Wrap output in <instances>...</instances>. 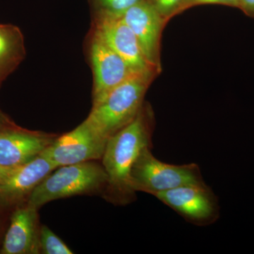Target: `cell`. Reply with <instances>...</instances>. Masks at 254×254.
Segmentation results:
<instances>
[{
    "label": "cell",
    "mask_w": 254,
    "mask_h": 254,
    "mask_svg": "<svg viewBox=\"0 0 254 254\" xmlns=\"http://www.w3.org/2000/svg\"><path fill=\"white\" fill-rule=\"evenodd\" d=\"M152 125L149 114L142 107L139 113L107 142L103 160L108 183L103 195L117 205H125L135 199L131 185L133 164L145 148L152 147Z\"/></svg>",
    "instance_id": "cell-1"
},
{
    "label": "cell",
    "mask_w": 254,
    "mask_h": 254,
    "mask_svg": "<svg viewBox=\"0 0 254 254\" xmlns=\"http://www.w3.org/2000/svg\"><path fill=\"white\" fill-rule=\"evenodd\" d=\"M56 169L54 164L41 154L29 163L13 169L0 182V208L28 200L36 187Z\"/></svg>",
    "instance_id": "cell-11"
},
{
    "label": "cell",
    "mask_w": 254,
    "mask_h": 254,
    "mask_svg": "<svg viewBox=\"0 0 254 254\" xmlns=\"http://www.w3.org/2000/svg\"><path fill=\"white\" fill-rule=\"evenodd\" d=\"M153 5L159 14L161 15L165 21L178 14L179 9L183 0H147Z\"/></svg>",
    "instance_id": "cell-16"
},
{
    "label": "cell",
    "mask_w": 254,
    "mask_h": 254,
    "mask_svg": "<svg viewBox=\"0 0 254 254\" xmlns=\"http://www.w3.org/2000/svg\"><path fill=\"white\" fill-rule=\"evenodd\" d=\"M40 250L44 254H72L73 251L46 225L40 228Z\"/></svg>",
    "instance_id": "cell-14"
},
{
    "label": "cell",
    "mask_w": 254,
    "mask_h": 254,
    "mask_svg": "<svg viewBox=\"0 0 254 254\" xmlns=\"http://www.w3.org/2000/svg\"><path fill=\"white\" fill-rule=\"evenodd\" d=\"M108 175L103 165L93 161L64 165L52 172L36 187L28 198V204L39 209L60 198L104 191Z\"/></svg>",
    "instance_id": "cell-3"
},
{
    "label": "cell",
    "mask_w": 254,
    "mask_h": 254,
    "mask_svg": "<svg viewBox=\"0 0 254 254\" xmlns=\"http://www.w3.org/2000/svg\"><path fill=\"white\" fill-rule=\"evenodd\" d=\"M239 0H183L178 14L195 6L205 4H219L238 8Z\"/></svg>",
    "instance_id": "cell-17"
},
{
    "label": "cell",
    "mask_w": 254,
    "mask_h": 254,
    "mask_svg": "<svg viewBox=\"0 0 254 254\" xmlns=\"http://www.w3.org/2000/svg\"><path fill=\"white\" fill-rule=\"evenodd\" d=\"M93 68V105L103 100L110 91L134 72L99 36L93 34L90 48Z\"/></svg>",
    "instance_id": "cell-10"
},
{
    "label": "cell",
    "mask_w": 254,
    "mask_h": 254,
    "mask_svg": "<svg viewBox=\"0 0 254 254\" xmlns=\"http://www.w3.org/2000/svg\"><path fill=\"white\" fill-rule=\"evenodd\" d=\"M130 178L135 192L153 195L185 185L204 183L196 164L176 165L164 163L155 158L151 148L143 150L137 159Z\"/></svg>",
    "instance_id": "cell-4"
},
{
    "label": "cell",
    "mask_w": 254,
    "mask_h": 254,
    "mask_svg": "<svg viewBox=\"0 0 254 254\" xmlns=\"http://www.w3.org/2000/svg\"><path fill=\"white\" fill-rule=\"evenodd\" d=\"M238 8L247 16L254 18V0H239Z\"/></svg>",
    "instance_id": "cell-18"
},
{
    "label": "cell",
    "mask_w": 254,
    "mask_h": 254,
    "mask_svg": "<svg viewBox=\"0 0 254 254\" xmlns=\"http://www.w3.org/2000/svg\"><path fill=\"white\" fill-rule=\"evenodd\" d=\"M118 15L134 33L147 62L160 69V37L167 22L165 18L147 0H142Z\"/></svg>",
    "instance_id": "cell-9"
},
{
    "label": "cell",
    "mask_w": 254,
    "mask_h": 254,
    "mask_svg": "<svg viewBox=\"0 0 254 254\" xmlns=\"http://www.w3.org/2000/svg\"><path fill=\"white\" fill-rule=\"evenodd\" d=\"M12 170L13 169L4 168V167L0 165V182L6 178Z\"/></svg>",
    "instance_id": "cell-19"
},
{
    "label": "cell",
    "mask_w": 254,
    "mask_h": 254,
    "mask_svg": "<svg viewBox=\"0 0 254 254\" xmlns=\"http://www.w3.org/2000/svg\"><path fill=\"white\" fill-rule=\"evenodd\" d=\"M98 11L120 14L142 0H92Z\"/></svg>",
    "instance_id": "cell-15"
},
{
    "label": "cell",
    "mask_w": 254,
    "mask_h": 254,
    "mask_svg": "<svg viewBox=\"0 0 254 254\" xmlns=\"http://www.w3.org/2000/svg\"><path fill=\"white\" fill-rule=\"evenodd\" d=\"M26 54L21 30L11 24H0V83L16 69Z\"/></svg>",
    "instance_id": "cell-13"
},
{
    "label": "cell",
    "mask_w": 254,
    "mask_h": 254,
    "mask_svg": "<svg viewBox=\"0 0 254 254\" xmlns=\"http://www.w3.org/2000/svg\"><path fill=\"white\" fill-rule=\"evenodd\" d=\"M6 123L0 125V165L4 168L14 169L29 163L58 137L7 125Z\"/></svg>",
    "instance_id": "cell-8"
},
{
    "label": "cell",
    "mask_w": 254,
    "mask_h": 254,
    "mask_svg": "<svg viewBox=\"0 0 254 254\" xmlns=\"http://www.w3.org/2000/svg\"><path fill=\"white\" fill-rule=\"evenodd\" d=\"M153 75L133 73L93 105L86 121L97 134L108 139L136 118Z\"/></svg>",
    "instance_id": "cell-2"
},
{
    "label": "cell",
    "mask_w": 254,
    "mask_h": 254,
    "mask_svg": "<svg viewBox=\"0 0 254 254\" xmlns=\"http://www.w3.org/2000/svg\"><path fill=\"white\" fill-rule=\"evenodd\" d=\"M94 33L120 55L134 73L153 75L134 33L118 14L97 11Z\"/></svg>",
    "instance_id": "cell-7"
},
{
    "label": "cell",
    "mask_w": 254,
    "mask_h": 254,
    "mask_svg": "<svg viewBox=\"0 0 254 254\" xmlns=\"http://www.w3.org/2000/svg\"><path fill=\"white\" fill-rule=\"evenodd\" d=\"M6 120H5L4 117H3V115L0 113V125H3V124L6 123Z\"/></svg>",
    "instance_id": "cell-20"
},
{
    "label": "cell",
    "mask_w": 254,
    "mask_h": 254,
    "mask_svg": "<svg viewBox=\"0 0 254 254\" xmlns=\"http://www.w3.org/2000/svg\"><path fill=\"white\" fill-rule=\"evenodd\" d=\"M153 195L187 221L198 226L213 223L220 215L217 197L205 182L179 187Z\"/></svg>",
    "instance_id": "cell-5"
},
{
    "label": "cell",
    "mask_w": 254,
    "mask_h": 254,
    "mask_svg": "<svg viewBox=\"0 0 254 254\" xmlns=\"http://www.w3.org/2000/svg\"><path fill=\"white\" fill-rule=\"evenodd\" d=\"M107 142L84 120L72 131L57 137L41 155L50 160L57 168L94 161L103 158Z\"/></svg>",
    "instance_id": "cell-6"
},
{
    "label": "cell",
    "mask_w": 254,
    "mask_h": 254,
    "mask_svg": "<svg viewBox=\"0 0 254 254\" xmlns=\"http://www.w3.org/2000/svg\"><path fill=\"white\" fill-rule=\"evenodd\" d=\"M38 210L27 203L16 209L11 215L0 254H41Z\"/></svg>",
    "instance_id": "cell-12"
}]
</instances>
